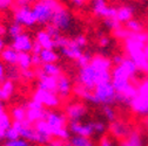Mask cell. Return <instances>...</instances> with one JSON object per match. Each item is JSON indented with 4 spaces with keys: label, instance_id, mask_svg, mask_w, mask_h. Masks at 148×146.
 <instances>
[{
    "label": "cell",
    "instance_id": "obj_1",
    "mask_svg": "<svg viewBox=\"0 0 148 146\" xmlns=\"http://www.w3.org/2000/svg\"><path fill=\"white\" fill-rule=\"evenodd\" d=\"M139 72L135 63L128 57H125L123 62L114 66L110 72V82L116 91V102L125 105H131L133 98L136 95V83L134 78Z\"/></svg>",
    "mask_w": 148,
    "mask_h": 146
},
{
    "label": "cell",
    "instance_id": "obj_2",
    "mask_svg": "<svg viewBox=\"0 0 148 146\" xmlns=\"http://www.w3.org/2000/svg\"><path fill=\"white\" fill-rule=\"evenodd\" d=\"M112 69L113 62L110 59L102 55H94L87 66L79 69L78 84L92 91L98 84L110 81Z\"/></svg>",
    "mask_w": 148,
    "mask_h": 146
},
{
    "label": "cell",
    "instance_id": "obj_3",
    "mask_svg": "<svg viewBox=\"0 0 148 146\" xmlns=\"http://www.w3.org/2000/svg\"><path fill=\"white\" fill-rule=\"evenodd\" d=\"M148 41V33H131V35L125 40V50L127 57L131 59L139 71L148 74V59L146 56L145 48Z\"/></svg>",
    "mask_w": 148,
    "mask_h": 146
},
{
    "label": "cell",
    "instance_id": "obj_4",
    "mask_svg": "<svg viewBox=\"0 0 148 146\" xmlns=\"http://www.w3.org/2000/svg\"><path fill=\"white\" fill-rule=\"evenodd\" d=\"M45 120L52 131L53 138H57L64 141L71 139V132L67 126V118L64 112L47 109Z\"/></svg>",
    "mask_w": 148,
    "mask_h": 146
},
{
    "label": "cell",
    "instance_id": "obj_5",
    "mask_svg": "<svg viewBox=\"0 0 148 146\" xmlns=\"http://www.w3.org/2000/svg\"><path fill=\"white\" fill-rule=\"evenodd\" d=\"M61 4L58 0H36L32 5V9L36 18V22L41 26H47L51 24L52 18Z\"/></svg>",
    "mask_w": 148,
    "mask_h": 146
},
{
    "label": "cell",
    "instance_id": "obj_6",
    "mask_svg": "<svg viewBox=\"0 0 148 146\" xmlns=\"http://www.w3.org/2000/svg\"><path fill=\"white\" fill-rule=\"evenodd\" d=\"M129 106L136 116H148V76L136 83V95Z\"/></svg>",
    "mask_w": 148,
    "mask_h": 146
},
{
    "label": "cell",
    "instance_id": "obj_7",
    "mask_svg": "<svg viewBox=\"0 0 148 146\" xmlns=\"http://www.w3.org/2000/svg\"><path fill=\"white\" fill-rule=\"evenodd\" d=\"M116 102V91L112 82H102L92 90V102L97 105H113Z\"/></svg>",
    "mask_w": 148,
    "mask_h": 146
},
{
    "label": "cell",
    "instance_id": "obj_8",
    "mask_svg": "<svg viewBox=\"0 0 148 146\" xmlns=\"http://www.w3.org/2000/svg\"><path fill=\"white\" fill-rule=\"evenodd\" d=\"M55 42V48H58L62 55L69 60L77 61L82 54H84V48H81L75 40L66 38L64 35H60L58 39L54 40Z\"/></svg>",
    "mask_w": 148,
    "mask_h": 146
},
{
    "label": "cell",
    "instance_id": "obj_9",
    "mask_svg": "<svg viewBox=\"0 0 148 146\" xmlns=\"http://www.w3.org/2000/svg\"><path fill=\"white\" fill-rule=\"evenodd\" d=\"M13 22H16L23 27L32 28L36 22V18L34 15V12L32 9V6H20V7H14L13 9Z\"/></svg>",
    "mask_w": 148,
    "mask_h": 146
},
{
    "label": "cell",
    "instance_id": "obj_10",
    "mask_svg": "<svg viewBox=\"0 0 148 146\" xmlns=\"http://www.w3.org/2000/svg\"><path fill=\"white\" fill-rule=\"evenodd\" d=\"M32 99L40 103L46 109H51V110L58 107L61 104V98L57 94L42 89H36L32 95Z\"/></svg>",
    "mask_w": 148,
    "mask_h": 146
},
{
    "label": "cell",
    "instance_id": "obj_11",
    "mask_svg": "<svg viewBox=\"0 0 148 146\" xmlns=\"http://www.w3.org/2000/svg\"><path fill=\"white\" fill-rule=\"evenodd\" d=\"M51 25H53L57 29H59L60 32H67L72 28L73 25V16L71 14V12L65 7V6H60L57 11H55Z\"/></svg>",
    "mask_w": 148,
    "mask_h": 146
},
{
    "label": "cell",
    "instance_id": "obj_12",
    "mask_svg": "<svg viewBox=\"0 0 148 146\" xmlns=\"http://www.w3.org/2000/svg\"><path fill=\"white\" fill-rule=\"evenodd\" d=\"M87 106L81 102H71L65 107V116L69 123L82 122L87 115Z\"/></svg>",
    "mask_w": 148,
    "mask_h": 146
},
{
    "label": "cell",
    "instance_id": "obj_13",
    "mask_svg": "<svg viewBox=\"0 0 148 146\" xmlns=\"http://www.w3.org/2000/svg\"><path fill=\"white\" fill-rule=\"evenodd\" d=\"M25 105H26V110H27V112H26V120L28 123L34 124V123L39 122V120L45 119L47 109L44 107L40 103L31 99Z\"/></svg>",
    "mask_w": 148,
    "mask_h": 146
},
{
    "label": "cell",
    "instance_id": "obj_14",
    "mask_svg": "<svg viewBox=\"0 0 148 146\" xmlns=\"http://www.w3.org/2000/svg\"><path fill=\"white\" fill-rule=\"evenodd\" d=\"M115 7L108 6L107 0H93L92 1V11L95 16L103 18V19H115L116 16Z\"/></svg>",
    "mask_w": 148,
    "mask_h": 146
},
{
    "label": "cell",
    "instance_id": "obj_15",
    "mask_svg": "<svg viewBox=\"0 0 148 146\" xmlns=\"http://www.w3.org/2000/svg\"><path fill=\"white\" fill-rule=\"evenodd\" d=\"M68 130L72 135L90 138L94 132V122H72L68 124Z\"/></svg>",
    "mask_w": 148,
    "mask_h": 146
},
{
    "label": "cell",
    "instance_id": "obj_16",
    "mask_svg": "<svg viewBox=\"0 0 148 146\" xmlns=\"http://www.w3.org/2000/svg\"><path fill=\"white\" fill-rule=\"evenodd\" d=\"M33 126H34V130H35V133H36V144L47 145L53 139L52 131H51L49 126H48V124L46 123L45 119L34 123Z\"/></svg>",
    "mask_w": 148,
    "mask_h": 146
},
{
    "label": "cell",
    "instance_id": "obj_17",
    "mask_svg": "<svg viewBox=\"0 0 148 146\" xmlns=\"http://www.w3.org/2000/svg\"><path fill=\"white\" fill-rule=\"evenodd\" d=\"M12 48H14L18 53H32L34 40L27 33H21L20 35L12 39Z\"/></svg>",
    "mask_w": 148,
    "mask_h": 146
},
{
    "label": "cell",
    "instance_id": "obj_18",
    "mask_svg": "<svg viewBox=\"0 0 148 146\" xmlns=\"http://www.w3.org/2000/svg\"><path fill=\"white\" fill-rule=\"evenodd\" d=\"M12 125L16 129V131L19 132L20 138H24V139H26L31 143H36V133H35L33 124L25 120V122H21V123L13 122Z\"/></svg>",
    "mask_w": 148,
    "mask_h": 146
},
{
    "label": "cell",
    "instance_id": "obj_19",
    "mask_svg": "<svg viewBox=\"0 0 148 146\" xmlns=\"http://www.w3.org/2000/svg\"><path fill=\"white\" fill-rule=\"evenodd\" d=\"M108 130H109L110 135H112L114 138L121 139V140L125 139L129 135V132L132 131L131 126H129L126 122H123V120H116V119L114 122L110 123Z\"/></svg>",
    "mask_w": 148,
    "mask_h": 146
},
{
    "label": "cell",
    "instance_id": "obj_20",
    "mask_svg": "<svg viewBox=\"0 0 148 146\" xmlns=\"http://www.w3.org/2000/svg\"><path fill=\"white\" fill-rule=\"evenodd\" d=\"M72 91H73L72 81L67 75H65L62 72L61 75H59L57 77V91H55V93L62 99V98L69 97Z\"/></svg>",
    "mask_w": 148,
    "mask_h": 146
},
{
    "label": "cell",
    "instance_id": "obj_21",
    "mask_svg": "<svg viewBox=\"0 0 148 146\" xmlns=\"http://www.w3.org/2000/svg\"><path fill=\"white\" fill-rule=\"evenodd\" d=\"M34 41L38 43L42 49H55L54 39L45 29H41V30H39L38 33H36Z\"/></svg>",
    "mask_w": 148,
    "mask_h": 146
},
{
    "label": "cell",
    "instance_id": "obj_22",
    "mask_svg": "<svg viewBox=\"0 0 148 146\" xmlns=\"http://www.w3.org/2000/svg\"><path fill=\"white\" fill-rule=\"evenodd\" d=\"M121 146H145L140 131L136 129H132L129 135L125 139H122Z\"/></svg>",
    "mask_w": 148,
    "mask_h": 146
},
{
    "label": "cell",
    "instance_id": "obj_23",
    "mask_svg": "<svg viewBox=\"0 0 148 146\" xmlns=\"http://www.w3.org/2000/svg\"><path fill=\"white\" fill-rule=\"evenodd\" d=\"M134 7L132 6H121L116 9V16L115 19L118 20L119 24L125 25L127 21H129L131 19H133L134 16Z\"/></svg>",
    "mask_w": 148,
    "mask_h": 146
},
{
    "label": "cell",
    "instance_id": "obj_24",
    "mask_svg": "<svg viewBox=\"0 0 148 146\" xmlns=\"http://www.w3.org/2000/svg\"><path fill=\"white\" fill-rule=\"evenodd\" d=\"M14 82L11 80H6L3 83H0V101L7 102L14 94Z\"/></svg>",
    "mask_w": 148,
    "mask_h": 146
},
{
    "label": "cell",
    "instance_id": "obj_25",
    "mask_svg": "<svg viewBox=\"0 0 148 146\" xmlns=\"http://www.w3.org/2000/svg\"><path fill=\"white\" fill-rule=\"evenodd\" d=\"M18 56H19V53L12 47L5 48L3 50V53L0 54V57L3 60V63H6L8 66H16Z\"/></svg>",
    "mask_w": 148,
    "mask_h": 146
},
{
    "label": "cell",
    "instance_id": "obj_26",
    "mask_svg": "<svg viewBox=\"0 0 148 146\" xmlns=\"http://www.w3.org/2000/svg\"><path fill=\"white\" fill-rule=\"evenodd\" d=\"M38 89H42V90L55 93V91H57V77H52V76L46 75L42 78L38 80Z\"/></svg>",
    "mask_w": 148,
    "mask_h": 146
},
{
    "label": "cell",
    "instance_id": "obj_27",
    "mask_svg": "<svg viewBox=\"0 0 148 146\" xmlns=\"http://www.w3.org/2000/svg\"><path fill=\"white\" fill-rule=\"evenodd\" d=\"M42 64L45 63H57L59 61V55L54 49H42L39 54Z\"/></svg>",
    "mask_w": 148,
    "mask_h": 146
},
{
    "label": "cell",
    "instance_id": "obj_28",
    "mask_svg": "<svg viewBox=\"0 0 148 146\" xmlns=\"http://www.w3.org/2000/svg\"><path fill=\"white\" fill-rule=\"evenodd\" d=\"M32 54L29 53H19V56H18V63L16 67L19 68L20 71L27 70L32 68Z\"/></svg>",
    "mask_w": 148,
    "mask_h": 146
},
{
    "label": "cell",
    "instance_id": "obj_29",
    "mask_svg": "<svg viewBox=\"0 0 148 146\" xmlns=\"http://www.w3.org/2000/svg\"><path fill=\"white\" fill-rule=\"evenodd\" d=\"M12 124H13V120H12L11 116L5 111L1 116H0V140L5 139L6 132L12 126Z\"/></svg>",
    "mask_w": 148,
    "mask_h": 146
},
{
    "label": "cell",
    "instance_id": "obj_30",
    "mask_svg": "<svg viewBox=\"0 0 148 146\" xmlns=\"http://www.w3.org/2000/svg\"><path fill=\"white\" fill-rule=\"evenodd\" d=\"M26 105H18V106H14L12 110H11V118L13 122H18V123H21V122H25L26 120Z\"/></svg>",
    "mask_w": 148,
    "mask_h": 146
},
{
    "label": "cell",
    "instance_id": "obj_31",
    "mask_svg": "<svg viewBox=\"0 0 148 146\" xmlns=\"http://www.w3.org/2000/svg\"><path fill=\"white\" fill-rule=\"evenodd\" d=\"M42 69V71L45 72V75L47 76H52V77H58L59 75L62 74L61 71V67L57 63H45L40 67Z\"/></svg>",
    "mask_w": 148,
    "mask_h": 146
},
{
    "label": "cell",
    "instance_id": "obj_32",
    "mask_svg": "<svg viewBox=\"0 0 148 146\" xmlns=\"http://www.w3.org/2000/svg\"><path fill=\"white\" fill-rule=\"evenodd\" d=\"M73 93L75 94L78 97L82 98L84 101H87L89 103L92 102V91L88 90V89H86V88H84L80 84H77L75 87L73 88Z\"/></svg>",
    "mask_w": 148,
    "mask_h": 146
},
{
    "label": "cell",
    "instance_id": "obj_33",
    "mask_svg": "<svg viewBox=\"0 0 148 146\" xmlns=\"http://www.w3.org/2000/svg\"><path fill=\"white\" fill-rule=\"evenodd\" d=\"M68 144L71 146H94L90 138H85V137H79V136L71 137Z\"/></svg>",
    "mask_w": 148,
    "mask_h": 146
},
{
    "label": "cell",
    "instance_id": "obj_34",
    "mask_svg": "<svg viewBox=\"0 0 148 146\" xmlns=\"http://www.w3.org/2000/svg\"><path fill=\"white\" fill-rule=\"evenodd\" d=\"M131 33H141L143 32V25L141 21L136 20V19H131L129 21H127L125 25H123Z\"/></svg>",
    "mask_w": 148,
    "mask_h": 146
},
{
    "label": "cell",
    "instance_id": "obj_35",
    "mask_svg": "<svg viewBox=\"0 0 148 146\" xmlns=\"http://www.w3.org/2000/svg\"><path fill=\"white\" fill-rule=\"evenodd\" d=\"M10 69H6V78L11 81H18L21 78V71L19 68H15L16 66H10Z\"/></svg>",
    "mask_w": 148,
    "mask_h": 146
},
{
    "label": "cell",
    "instance_id": "obj_36",
    "mask_svg": "<svg viewBox=\"0 0 148 146\" xmlns=\"http://www.w3.org/2000/svg\"><path fill=\"white\" fill-rule=\"evenodd\" d=\"M102 115L108 122H114L116 118V112L112 105H103L102 106Z\"/></svg>",
    "mask_w": 148,
    "mask_h": 146
},
{
    "label": "cell",
    "instance_id": "obj_37",
    "mask_svg": "<svg viewBox=\"0 0 148 146\" xmlns=\"http://www.w3.org/2000/svg\"><path fill=\"white\" fill-rule=\"evenodd\" d=\"M113 35L115 36L116 39H120V40H126L129 35H131V32H129L123 25H121L120 27H118L116 29L113 30Z\"/></svg>",
    "mask_w": 148,
    "mask_h": 146
},
{
    "label": "cell",
    "instance_id": "obj_38",
    "mask_svg": "<svg viewBox=\"0 0 148 146\" xmlns=\"http://www.w3.org/2000/svg\"><path fill=\"white\" fill-rule=\"evenodd\" d=\"M24 27L23 26H20V25H18L16 22H13V24H11L10 25V27H8V29H7V33H8V35L11 36V38L13 39V38H15V36H18V35H20L21 33H24Z\"/></svg>",
    "mask_w": 148,
    "mask_h": 146
},
{
    "label": "cell",
    "instance_id": "obj_39",
    "mask_svg": "<svg viewBox=\"0 0 148 146\" xmlns=\"http://www.w3.org/2000/svg\"><path fill=\"white\" fill-rule=\"evenodd\" d=\"M4 146H33V143H31L24 138H18L14 140H6Z\"/></svg>",
    "mask_w": 148,
    "mask_h": 146
},
{
    "label": "cell",
    "instance_id": "obj_40",
    "mask_svg": "<svg viewBox=\"0 0 148 146\" xmlns=\"http://www.w3.org/2000/svg\"><path fill=\"white\" fill-rule=\"evenodd\" d=\"M92 57H93V55H92L90 53H85V51H84L82 55L77 60V64H78L80 68H82V67L87 66V64L90 62Z\"/></svg>",
    "mask_w": 148,
    "mask_h": 146
},
{
    "label": "cell",
    "instance_id": "obj_41",
    "mask_svg": "<svg viewBox=\"0 0 148 146\" xmlns=\"http://www.w3.org/2000/svg\"><path fill=\"white\" fill-rule=\"evenodd\" d=\"M45 30H46V32L52 36V38H53L54 40H55V39H58L60 35H62V34H61V32H60L59 29H57V28H55L53 25H51V24H48L47 26H45Z\"/></svg>",
    "mask_w": 148,
    "mask_h": 146
},
{
    "label": "cell",
    "instance_id": "obj_42",
    "mask_svg": "<svg viewBox=\"0 0 148 146\" xmlns=\"http://www.w3.org/2000/svg\"><path fill=\"white\" fill-rule=\"evenodd\" d=\"M18 138H20L19 136V132L16 131V129L12 125L10 129L7 130L6 132V136H5V140H14V139H18Z\"/></svg>",
    "mask_w": 148,
    "mask_h": 146
},
{
    "label": "cell",
    "instance_id": "obj_43",
    "mask_svg": "<svg viewBox=\"0 0 148 146\" xmlns=\"http://www.w3.org/2000/svg\"><path fill=\"white\" fill-rule=\"evenodd\" d=\"M106 130H107V126L103 122H101V120L94 122V132L97 135H105Z\"/></svg>",
    "mask_w": 148,
    "mask_h": 146
},
{
    "label": "cell",
    "instance_id": "obj_44",
    "mask_svg": "<svg viewBox=\"0 0 148 146\" xmlns=\"http://www.w3.org/2000/svg\"><path fill=\"white\" fill-rule=\"evenodd\" d=\"M103 25H105L109 30H112V32H113L114 29H116L118 27L121 26V24H119L116 19H105V20H103Z\"/></svg>",
    "mask_w": 148,
    "mask_h": 146
},
{
    "label": "cell",
    "instance_id": "obj_45",
    "mask_svg": "<svg viewBox=\"0 0 148 146\" xmlns=\"http://www.w3.org/2000/svg\"><path fill=\"white\" fill-rule=\"evenodd\" d=\"M21 78L27 80V81H31V80L35 78V72H34V70H33V69H27V70L21 71Z\"/></svg>",
    "mask_w": 148,
    "mask_h": 146
},
{
    "label": "cell",
    "instance_id": "obj_46",
    "mask_svg": "<svg viewBox=\"0 0 148 146\" xmlns=\"http://www.w3.org/2000/svg\"><path fill=\"white\" fill-rule=\"evenodd\" d=\"M36 0H13V5L15 7H20V6H31L33 5Z\"/></svg>",
    "mask_w": 148,
    "mask_h": 146
},
{
    "label": "cell",
    "instance_id": "obj_47",
    "mask_svg": "<svg viewBox=\"0 0 148 146\" xmlns=\"http://www.w3.org/2000/svg\"><path fill=\"white\" fill-rule=\"evenodd\" d=\"M99 146H115V145L108 136H102L99 140Z\"/></svg>",
    "mask_w": 148,
    "mask_h": 146
},
{
    "label": "cell",
    "instance_id": "obj_48",
    "mask_svg": "<svg viewBox=\"0 0 148 146\" xmlns=\"http://www.w3.org/2000/svg\"><path fill=\"white\" fill-rule=\"evenodd\" d=\"M13 4V0H0V11H5L10 8Z\"/></svg>",
    "mask_w": 148,
    "mask_h": 146
},
{
    "label": "cell",
    "instance_id": "obj_49",
    "mask_svg": "<svg viewBox=\"0 0 148 146\" xmlns=\"http://www.w3.org/2000/svg\"><path fill=\"white\" fill-rule=\"evenodd\" d=\"M68 144H66L64 140H60V139H57V138H54V139H52L48 144H47V146H67Z\"/></svg>",
    "mask_w": 148,
    "mask_h": 146
},
{
    "label": "cell",
    "instance_id": "obj_50",
    "mask_svg": "<svg viewBox=\"0 0 148 146\" xmlns=\"http://www.w3.org/2000/svg\"><path fill=\"white\" fill-rule=\"evenodd\" d=\"M32 64L38 68V67H41L42 66V62L40 60V56L39 55H35V54H32Z\"/></svg>",
    "mask_w": 148,
    "mask_h": 146
},
{
    "label": "cell",
    "instance_id": "obj_51",
    "mask_svg": "<svg viewBox=\"0 0 148 146\" xmlns=\"http://www.w3.org/2000/svg\"><path fill=\"white\" fill-rule=\"evenodd\" d=\"M6 80V68L3 62H0V83H3Z\"/></svg>",
    "mask_w": 148,
    "mask_h": 146
},
{
    "label": "cell",
    "instance_id": "obj_52",
    "mask_svg": "<svg viewBox=\"0 0 148 146\" xmlns=\"http://www.w3.org/2000/svg\"><path fill=\"white\" fill-rule=\"evenodd\" d=\"M99 45L100 47L102 48H106L110 45V41H109V38L108 36H101V38H99Z\"/></svg>",
    "mask_w": 148,
    "mask_h": 146
},
{
    "label": "cell",
    "instance_id": "obj_53",
    "mask_svg": "<svg viewBox=\"0 0 148 146\" xmlns=\"http://www.w3.org/2000/svg\"><path fill=\"white\" fill-rule=\"evenodd\" d=\"M125 60V56L120 55V54H118V55H114L113 59H112V62H113V66H118L120 63H122Z\"/></svg>",
    "mask_w": 148,
    "mask_h": 146
},
{
    "label": "cell",
    "instance_id": "obj_54",
    "mask_svg": "<svg viewBox=\"0 0 148 146\" xmlns=\"http://www.w3.org/2000/svg\"><path fill=\"white\" fill-rule=\"evenodd\" d=\"M87 1H88V0H71L72 5L75 6V7H82Z\"/></svg>",
    "mask_w": 148,
    "mask_h": 146
},
{
    "label": "cell",
    "instance_id": "obj_55",
    "mask_svg": "<svg viewBox=\"0 0 148 146\" xmlns=\"http://www.w3.org/2000/svg\"><path fill=\"white\" fill-rule=\"evenodd\" d=\"M42 50V48L34 41V46H33V49H32V54H35V55H39L40 51Z\"/></svg>",
    "mask_w": 148,
    "mask_h": 146
},
{
    "label": "cell",
    "instance_id": "obj_56",
    "mask_svg": "<svg viewBox=\"0 0 148 146\" xmlns=\"http://www.w3.org/2000/svg\"><path fill=\"white\" fill-rule=\"evenodd\" d=\"M6 33H7L6 27H5L3 24H0V36H1V38H4V36L6 35Z\"/></svg>",
    "mask_w": 148,
    "mask_h": 146
},
{
    "label": "cell",
    "instance_id": "obj_57",
    "mask_svg": "<svg viewBox=\"0 0 148 146\" xmlns=\"http://www.w3.org/2000/svg\"><path fill=\"white\" fill-rule=\"evenodd\" d=\"M6 47H5V40H4V38H1L0 36V54L3 53V50L5 49Z\"/></svg>",
    "mask_w": 148,
    "mask_h": 146
},
{
    "label": "cell",
    "instance_id": "obj_58",
    "mask_svg": "<svg viewBox=\"0 0 148 146\" xmlns=\"http://www.w3.org/2000/svg\"><path fill=\"white\" fill-rule=\"evenodd\" d=\"M5 112V109H4V103L0 101V116H1Z\"/></svg>",
    "mask_w": 148,
    "mask_h": 146
},
{
    "label": "cell",
    "instance_id": "obj_59",
    "mask_svg": "<svg viewBox=\"0 0 148 146\" xmlns=\"http://www.w3.org/2000/svg\"><path fill=\"white\" fill-rule=\"evenodd\" d=\"M145 53H146V56H147V59H148V41H147V43H146V48H145Z\"/></svg>",
    "mask_w": 148,
    "mask_h": 146
},
{
    "label": "cell",
    "instance_id": "obj_60",
    "mask_svg": "<svg viewBox=\"0 0 148 146\" xmlns=\"http://www.w3.org/2000/svg\"><path fill=\"white\" fill-rule=\"evenodd\" d=\"M145 124H146V127L148 129V116L146 117V119H145Z\"/></svg>",
    "mask_w": 148,
    "mask_h": 146
},
{
    "label": "cell",
    "instance_id": "obj_61",
    "mask_svg": "<svg viewBox=\"0 0 148 146\" xmlns=\"http://www.w3.org/2000/svg\"><path fill=\"white\" fill-rule=\"evenodd\" d=\"M67 146H71V145H69V144H68V145H67Z\"/></svg>",
    "mask_w": 148,
    "mask_h": 146
},
{
    "label": "cell",
    "instance_id": "obj_62",
    "mask_svg": "<svg viewBox=\"0 0 148 146\" xmlns=\"http://www.w3.org/2000/svg\"><path fill=\"white\" fill-rule=\"evenodd\" d=\"M0 146H4V145H0Z\"/></svg>",
    "mask_w": 148,
    "mask_h": 146
}]
</instances>
